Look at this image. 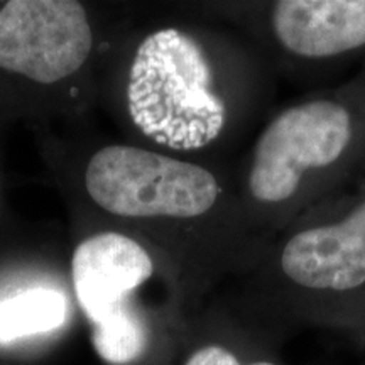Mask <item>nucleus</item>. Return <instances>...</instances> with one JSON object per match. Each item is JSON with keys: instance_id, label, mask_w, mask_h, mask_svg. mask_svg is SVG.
<instances>
[{"instance_id": "obj_1", "label": "nucleus", "mask_w": 365, "mask_h": 365, "mask_svg": "<svg viewBox=\"0 0 365 365\" xmlns=\"http://www.w3.org/2000/svg\"><path fill=\"white\" fill-rule=\"evenodd\" d=\"M129 112L154 143L175 150L205 148L225 125V103L198 43L178 29L148 36L130 66Z\"/></svg>"}, {"instance_id": "obj_2", "label": "nucleus", "mask_w": 365, "mask_h": 365, "mask_svg": "<svg viewBox=\"0 0 365 365\" xmlns=\"http://www.w3.org/2000/svg\"><path fill=\"white\" fill-rule=\"evenodd\" d=\"M85 182L98 207L127 218H195L218 198L215 176L205 168L130 145L93 154Z\"/></svg>"}, {"instance_id": "obj_3", "label": "nucleus", "mask_w": 365, "mask_h": 365, "mask_svg": "<svg viewBox=\"0 0 365 365\" xmlns=\"http://www.w3.org/2000/svg\"><path fill=\"white\" fill-rule=\"evenodd\" d=\"M352 137L350 113L318 100L287 108L259 137L249 186L262 203H279L298 190L308 170L335 163Z\"/></svg>"}, {"instance_id": "obj_4", "label": "nucleus", "mask_w": 365, "mask_h": 365, "mask_svg": "<svg viewBox=\"0 0 365 365\" xmlns=\"http://www.w3.org/2000/svg\"><path fill=\"white\" fill-rule=\"evenodd\" d=\"M93 48L80 2L12 0L0 9V68L43 85L78 71Z\"/></svg>"}, {"instance_id": "obj_5", "label": "nucleus", "mask_w": 365, "mask_h": 365, "mask_svg": "<svg viewBox=\"0 0 365 365\" xmlns=\"http://www.w3.org/2000/svg\"><path fill=\"white\" fill-rule=\"evenodd\" d=\"M281 267L309 289L350 291L365 282V202L345 220L296 234L284 245Z\"/></svg>"}, {"instance_id": "obj_6", "label": "nucleus", "mask_w": 365, "mask_h": 365, "mask_svg": "<svg viewBox=\"0 0 365 365\" xmlns=\"http://www.w3.org/2000/svg\"><path fill=\"white\" fill-rule=\"evenodd\" d=\"M153 271V259L143 245L113 232L81 242L71 261L76 298L91 323L127 303Z\"/></svg>"}, {"instance_id": "obj_7", "label": "nucleus", "mask_w": 365, "mask_h": 365, "mask_svg": "<svg viewBox=\"0 0 365 365\" xmlns=\"http://www.w3.org/2000/svg\"><path fill=\"white\" fill-rule=\"evenodd\" d=\"M272 27L291 53L336 56L365 44V0H281Z\"/></svg>"}, {"instance_id": "obj_8", "label": "nucleus", "mask_w": 365, "mask_h": 365, "mask_svg": "<svg viewBox=\"0 0 365 365\" xmlns=\"http://www.w3.org/2000/svg\"><path fill=\"white\" fill-rule=\"evenodd\" d=\"M68 301L59 291L29 289L0 301V341L7 344L63 327Z\"/></svg>"}, {"instance_id": "obj_9", "label": "nucleus", "mask_w": 365, "mask_h": 365, "mask_svg": "<svg viewBox=\"0 0 365 365\" xmlns=\"http://www.w3.org/2000/svg\"><path fill=\"white\" fill-rule=\"evenodd\" d=\"M91 341L105 362L125 365L137 360L148 349V327L130 299L107 317L91 323Z\"/></svg>"}, {"instance_id": "obj_10", "label": "nucleus", "mask_w": 365, "mask_h": 365, "mask_svg": "<svg viewBox=\"0 0 365 365\" xmlns=\"http://www.w3.org/2000/svg\"><path fill=\"white\" fill-rule=\"evenodd\" d=\"M185 365H242L234 354L222 349L218 345L205 346V349L195 352ZM250 365H274L271 362H255Z\"/></svg>"}]
</instances>
